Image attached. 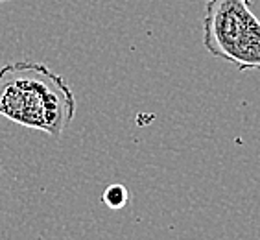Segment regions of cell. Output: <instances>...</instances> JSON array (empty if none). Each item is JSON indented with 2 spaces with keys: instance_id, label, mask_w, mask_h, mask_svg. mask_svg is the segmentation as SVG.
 Segmentation results:
<instances>
[{
  "instance_id": "3957f363",
  "label": "cell",
  "mask_w": 260,
  "mask_h": 240,
  "mask_svg": "<svg viewBox=\"0 0 260 240\" xmlns=\"http://www.w3.org/2000/svg\"><path fill=\"white\" fill-rule=\"evenodd\" d=\"M102 200H104V203L109 207V209L118 211V209H124V207L127 205V201H129V192H127V189H125L124 185L115 183V185H109L104 190Z\"/></svg>"
},
{
  "instance_id": "277c9868",
  "label": "cell",
  "mask_w": 260,
  "mask_h": 240,
  "mask_svg": "<svg viewBox=\"0 0 260 240\" xmlns=\"http://www.w3.org/2000/svg\"><path fill=\"white\" fill-rule=\"evenodd\" d=\"M2 2H11V0H0V4H2Z\"/></svg>"
},
{
  "instance_id": "6da1fadb",
  "label": "cell",
  "mask_w": 260,
  "mask_h": 240,
  "mask_svg": "<svg viewBox=\"0 0 260 240\" xmlns=\"http://www.w3.org/2000/svg\"><path fill=\"white\" fill-rule=\"evenodd\" d=\"M74 115L76 96L65 76L35 61L0 67V116L59 139Z\"/></svg>"
},
{
  "instance_id": "7a4b0ae2",
  "label": "cell",
  "mask_w": 260,
  "mask_h": 240,
  "mask_svg": "<svg viewBox=\"0 0 260 240\" xmlns=\"http://www.w3.org/2000/svg\"><path fill=\"white\" fill-rule=\"evenodd\" d=\"M203 45L238 70H260V19L251 0H207Z\"/></svg>"
}]
</instances>
